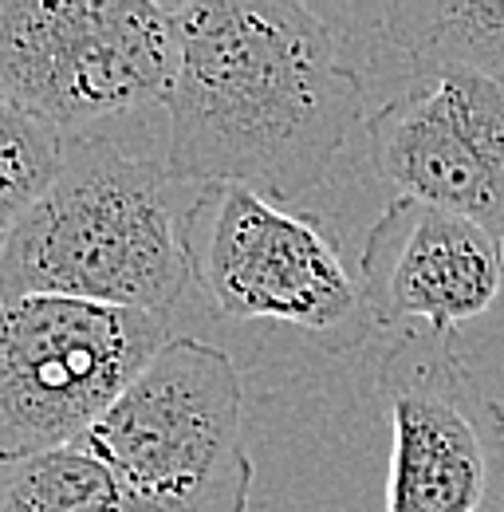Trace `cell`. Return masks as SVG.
<instances>
[{"mask_svg": "<svg viewBox=\"0 0 504 512\" xmlns=\"http://www.w3.org/2000/svg\"><path fill=\"white\" fill-rule=\"evenodd\" d=\"M166 95L162 170L178 186L292 201L319 186L363 123V75L300 0H189Z\"/></svg>", "mask_w": 504, "mask_h": 512, "instance_id": "obj_1", "label": "cell"}, {"mask_svg": "<svg viewBox=\"0 0 504 512\" xmlns=\"http://www.w3.org/2000/svg\"><path fill=\"white\" fill-rule=\"evenodd\" d=\"M174 186L162 162L107 138L63 142L56 182L0 249V304L63 296L166 320L193 284Z\"/></svg>", "mask_w": 504, "mask_h": 512, "instance_id": "obj_2", "label": "cell"}, {"mask_svg": "<svg viewBox=\"0 0 504 512\" xmlns=\"http://www.w3.org/2000/svg\"><path fill=\"white\" fill-rule=\"evenodd\" d=\"M83 446L146 512H245L252 457L241 434V375L229 351L174 335Z\"/></svg>", "mask_w": 504, "mask_h": 512, "instance_id": "obj_3", "label": "cell"}, {"mask_svg": "<svg viewBox=\"0 0 504 512\" xmlns=\"http://www.w3.org/2000/svg\"><path fill=\"white\" fill-rule=\"evenodd\" d=\"M174 71V4L0 0V103L63 134L166 103Z\"/></svg>", "mask_w": 504, "mask_h": 512, "instance_id": "obj_4", "label": "cell"}, {"mask_svg": "<svg viewBox=\"0 0 504 512\" xmlns=\"http://www.w3.org/2000/svg\"><path fill=\"white\" fill-rule=\"evenodd\" d=\"M170 343L162 316L63 296L0 304V461L83 442Z\"/></svg>", "mask_w": 504, "mask_h": 512, "instance_id": "obj_5", "label": "cell"}, {"mask_svg": "<svg viewBox=\"0 0 504 512\" xmlns=\"http://www.w3.org/2000/svg\"><path fill=\"white\" fill-rule=\"evenodd\" d=\"M186 209L193 280L229 320H276L331 343L371 320L359 268L315 213L284 209L245 186H197Z\"/></svg>", "mask_w": 504, "mask_h": 512, "instance_id": "obj_6", "label": "cell"}, {"mask_svg": "<svg viewBox=\"0 0 504 512\" xmlns=\"http://www.w3.org/2000/svg\"><path fill=\"white\" fill-rule=\"evenodd\" d=\"M375 383L390 414L386 512H504V406L453 339L398 331Z\"/></svg>", "mask_w": 504, "mask_h": 512, "instance_id": "obj_7", "label": "cell"}, {"mask_svg": "<svg viewBox=\"0 0 504 512\" xmlns=\"http://www.w3.org/2000/svg\"><path fill=\"white\" fill-rule=\"evenodd\" d=\"M367 150L398 197L504 237V83L465 71L414 75L367 119Z\"/></svg>", "mask_w": 504, "mask_h": 512, "instance_id": "obj_8", "label": "cell"}, {"mask_svg": "<svg viewBox=\"0 0 504 512\" xmlns=\"http://www.w3.org/2000/svg\"><path fill=\"white\" fill-rule=\"evenodd\" d=\"M363 304L375 327L430 331L481 320L504 292V237L485 225L394 197L371 225L359 253Z\"/></svg>", "mask_w": 504, "mask_h": 512, "instance_id": "obj_9", "label": "cell"}, {"mask_svg": "<svg viewBox=\"0 0 504 512\" xmlns=\"http://www.w3.org/2000/svg\"><path fill=\"white\" fill-rule=\"evenodd\" d=\"M382 36L414 75H485L504 83V0H398L382 12Z\"/></svg>", "mask_w": 504, "mask_h": 512, "instance_id": "obj_10", "label": "cell"}, {"mask_svg": "<svg viewBox=\"0 0 504 512\" xmlns=\"http://www.w3.org/2000/svg\"><path fill=\"white\" fill-rule=\"evenodd\" d=\"M0 512H146L83 442L0 461Z\"/></svg>", "mask_w": 504, "mask_h": 512, "instance_id": "obj_11", "label": "cell"}, {"mask_svg": "<svg viewBox=\"0 0 504 512\" xmlns=\"http://www.w3.org/2000/svg\"><path fill=\"white\" fill-rule=\"evenodd\" d=\"M67 134L0 103V249L20 217L48 193L63 166Z\"/></svg>", "mask_w": 504, "mask_h": 512, "instance_id": "obj_12", "label": "cell"}]
</instances>
